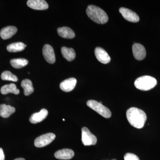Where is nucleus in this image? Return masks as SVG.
Masks as SVG:
<instances>
[{
  "instance_id": "11",
  "label": "nucleus",
  "mask_w": 160,
  "mask_h": 160,
  "mask_svg": "<svg viewBox=\"0 0 160 160\" xmlns=\"http://www.w3.org/2000/svg\"><path fill=\"white\" fill-rule=\"evenodd\" d=\"M27 4L30 8L35 10H46L49 8L48 3L44 0H29Z\"/></svg>"
},
{
  "instance_id": "14",
  "label": "nucleus",
  "mask_w": 160,
  "mask_h": 160,
  "mask_svg": "<svg viewBox=\"0 0 160 160\" xmlns=\"http://www.w3.org/2000/svg\"><path fill=\"white\" fill-rule=\"evenodd\" d=\"M48 115V111L47 109H42L38 112H36L32 115L29 118V121L32 124L41 122L46 118Z\"/></svg>"
},
{
  "instance_id": "10",
  "label": "nucleus",
  "mask_w": 160,
  "mask_h": 160,
  "mask_svg": "<svg viewBox=\"0 0 160 160\" xmlns=\"http://www.w3.org/2000/svg\"><path fill=\"white\" fill-rule=\"evenodd\" d=\"M43 54L45 60L50 64L55 62L56 58L54 50L50 45L46 44L43 49Z\"/></svg>"
},
{
  "instance_id": "1",
  "label": "nucleus",
  "mask_w": 160,
  "mask_h": 160,
  "mask_svg": "<svg viewBox=\"0 0 160 160\" xmlns=\"http://www.w3.org/2000/svg\"><path fill=\"white\" fill-rule=\"evenodd\" d=\"M126 117L130 125L137 129L142 128L147 120L145 112L136 107H132L127 110Z\"/></svg>"
},
{
  "instance_id": "25",
  "label": "nucleus",
  "mask_w": 160,
  "mask_h": 160,
  "mask_svg": "<svg viewBox=\"0 0 160 160\" xmlns=\"http://www.w3.org/2000/svg\"><path fill=\"white\" fill-rule=\"evenodd\" d=\"M5 157L2 148H0V160H5Z\"/></svg>"
},
{
  "instance_id": "6",
  "label": "nucleus",
  "mask_w": 160,
  "mask_h": 160,
  "mask_svg": "<svg viewBox=\"0 0 160 160\" xmlns=\"http://www.w3.org/2000/svg\"><path fill=\"white\" fill-rule=\"evenodd\" d=\"M55 138L54 133H48L42 135L35 140L34 146L38 148L45 147L50 144Z\"/></svg>"
},
{
  "instance_id": "26",
  "label": "nucleus",
  "mask_w": 160,
  "mask_h": 160,
  "mask_svg": "<svg viewBox=\"0 0 160 160\" xmlns=\"http://www.w3.org/2000/svg\"><path fill=\"white\" fill-rule=\"evenodd\" d=\"M14 160H26L25 159L23 158H18Z\"/></svg>"
},
{
  "instance_id": "3",
  "label": "nucleus",
  "mask_w": 160,
  "mask_h": 160,
  "mask_svg": "<svg viewBox=\"0 0 160 160\" xmlns=\"http://www.w3.org/2000/svg\"><path fill=\"white\" fill-rule=\"evenodd\" d=\"M157 84L155 78L149 76H144L138 78L134 82V86L139 90L148 91L154 88Z\"/></svg>"
},
{
  "instance_id": "19",
  "label": "nucleus",
  "mask_w": 160,
  "mask_h": 160,
  "mask_svg": "<svg viewBox=\"0 0 160 160\" xmlns=\"http://www.w3.org/2000/svg\"><path fill=\"white\" fill-rule=\"evenodd\" d=\"M61 51L63 57L69 62L74 60L76 57L75 52L72 48L62 47L61 49Z\"/></svg>"
},
{
  "instance_id": "13",
  "label": "nucleus",
  "mask_w": 160,
  "mask_h": 160,
  "mask_svg": "<svg viewBox=\"0 0 160 160\" xmlns=\"http://www.w3.org/2000/svg\"><path fill=\"white\" fill-rule=\"evenodd\" d=\"M74 152L71 149H64L57 151L55 157L58 159L70 160L74 157Z\"/></svg>"
},
{
  "instance_id": "12",
  "label": "nucleus",
  "mask_w": 160,
  "mask_h": 160,
  "mask_svg": "<svg viewBox=\"0 0 160 160\" xmlns=\"http://www.w3.org/2000/svg\"><path fill=\"white\" fill-rule=\"evenodd\" d=\"M76 84V79L73 78H69L60 83V87L62 91L69 92L74 89Z\"/></svg>"
},
{
  "instance_id": "5",
  "label": "nucleus",
  "mask_w": 160,
  "mask_h": 160,
  "mask_svg": "<svg viewBox=\"0 0 160 160\" xmlns=\"http://www.w3.org/2000/svg\"><path fill=\"white\" fill-rule=\"evenodd\" d=\"M82 141L84 146H90L96 144L97 138L87 127H84L82 129Z\"/></svg>"
},
{
  "instance_id": "18",
  "label": "nucleus",
  "mask_w": 160,
  "mask_h": 160,
  "mask_svg": "<svg viewBox=\"0 0 160 160\" xmlns=\"http://www.w3.org/2000/svg\"><path fill=\"white\" fill-rule=\"evenodd\" d=\"M1 92L3 95L8 94L9 93L18 94L20 93V91L17 88L15 84L11 83L9 85H6L2 86L1 89Z\"/></svg>"
},
{
  "instance_id": "23",
  "label": "nucleus",
  "mask_w": 160,
  "mask_h": 160,
  "mask_svg": "<svg viewBox=\"0 0 160 160\" xmlns=\"http://www.w3.org/2000/svg\"><path fill=\"white\" fill-rule=\"evenodd\" d=\"M1 78L4 81H12L14 82H18V80L16 76L12 74L9 71L3 72L1 75Z\"/></svg>"
},
{
  "instance_id": "2",
  "label": "nucleus",
  "mask_w": 160,
  "mask_h": 160,
  "mask_svg": "<svg viewBox=\"0 0 160 160\" xmlns=\"http://www.w3.org/2000/svg\"><path fill=\"white\" fill-rule=\"evenodd\" d=\"M86 13L89 18L98 24H105L109 20L106 12L102 9L94 5H89L88 6L86 9Z\"/></svg>"
},
{
  "instance_id": "15",
  "label": "nucleus",
  "mask_w": 160,
  "mask_h": 160,
  "mask_svg": "<svg viewBox=\"0 0 160 160\" xmlns=\"http://www.w3.org/2000/svg\"><path fill=\"white\" fill-rule=\"evenodd\" d=\"M18 31L15 26H8L2 29L0 32V36L2 39L7 40L12 37Z\"/></svg>"
},
{
  "instance_id": "21",
  "label": "nucleus",
  "mask_w": 160,
  "mask_h": 160,
  "mask_svg": "<svg viewBox=\"0 0 160 160\" xmlns=\"http://www.w3.org/2000/svg\"><path fill=\"white\" fill-rule=\"evenodd\" d=\"M26 46V45L21 42L13 43L7 46V50L9 52H18L23 51Z\"/></svg>"
},
{
  "instance_id": "17",
  "label": "nucleus",
  "mask_w": 160,
  "mask_h": 160,
  "mask_svg": "<svg viewBox=\"0 0 160 160\" xmlns=\"http://www.w3.org/2000/svg\"><path fill=\"white\" fill-rule=\"evenodd\" d=\"M15 108L9 105L2 104L0 105V116L4 118H9L11 114L14 113Z\"/></svg>"
},
{
  "instance_id": "27",
  "label": "nucleus",
  "mask_w": 160,
  "mask_h": 160,
  "mask_svg": "<svg viewBox=\"0 0 160 160\" xmlns=\"http://www.w3.org/2000/svg\"><path fill=\"white\" fill-rule=\"evenodd\" d=\"M63 121H65V119H63Z\"/></svg>"
},
{
  "instance_id": "9",
  "label": "nucleus",
  "mask_w": 160,
  "mask_h": 160,
  "mask_svg": "<svg viewBox=\"0 0 160 160\" xmlns=\"http://www.w3.org/2000/svg\"><path fill=\"white\" fill-rule=\"evenodd\" d=\"M96 57L100 62L103 64H108L110 62L111 58L107 52L101 47H97L95 49Z\"/></svg>"
},
{
  "instance_id": "7",
  "label": "nucleus",
  "mask_w": 160,
  "mask_h": 160,
  "mask_svg": "<svg viewBox=\"0 0 160 160\" xmlns=\"http://www.w3.org/2000/svg\"><path fill=\"white\" fill-rule=\"evenodd\" d=\"M119 12L124 18L132 22H138L139 21L138 15L134 12L127 8L122 7L120 8Z\"/></svg>"
},
{
  "instance_id": "22",
  "label": "nucleus",
  "mask_w": 160,
  "mask_h": 160,
  "mask_svg": "<svg viewBox=\"0 0 160 160\" xmlns=\"http://www.w3.org/2000/svg\"><path fill=\"white\" fill-rule=\"evenodd\" d=\"M10 63L13 68L16 69H20L28 65L29 62L26 59L17 58L11 60Z\"/></svg>"
},
{
  "instance_id": "24",
  "label": "nucleus",
  "mask_w": 160,
  "mask_h": 160,
  "mask_svg": "<svg viewBox=\"0 0 160 160\" xmlns=\"http://www.w3.org/2000/svg\"><path fill=\"white\" fill-rule=\"evenodd\" d=\"M125 160H140L136 155L132 153H127L124 156Z\"/></svg>"
},
{
  "instance_id": "16",
  "label": "nucleus",
  "mask_w": 160,
  "mask_h": 160,
  "mask_svg": "<svg viewBox=\"0 0 160 160\" xmlns=\"http://www.w3.org/2000/svg\"><path fill=\"white\" fill-rule=\"evenodd\" d=\"M58 32L60 36L64 38L72 39L75 37L73 30L68 27L58 28Z\"/></svg>"
},
{
  "instance_id": "20",
  "label": "nucleus",
  "mask_w": 160,
  "mask_h": 160,
  "mask_svg": "<svg viewBox=\"0 0 160 160\" xmlns=\"http://www.w3.org/2000/svg\"><path fill=\"white\" fill-rule=\"evenodd\" d=\"M21 86L24 89V94L26 96H29L34 91V88L32 86V82L30 80H23L21 83Z\"/></svg>"
},
{
  "instance_id": "4",
  "label": "nucleus",
  "mask_w": 160,
  "mask_h": 160,
  "mask_svg": "<svg viewBox=\"0 0 160 160\" xmlns=\"http://www.w3.org/2000/svg\"><path fill=\"white\" fill-rule=\"evenodd\" d=\"M87 105L88 107L93 109L103 117L109 118L111 117L112 113L110 110L103 105L102 103H100L95 100H91L87 102Z\"/></svg>"
},
{
  "instance_id": "8",
  "label": "nucleus",
  "mask_w": 160,
  "mask_h": 160,
  "mask_svg": "<svg viewBox=\"0 0 160 160\" xmlns=\"http://www.w3.org/2000/svg\"><path fill=\"white\" fill-rule=\"evenodd\" d=\"M132 52L137 60L141 61L146 58V52L144 46L139 43H134L132 47Z\"/></svg>"
}]
</instances>
